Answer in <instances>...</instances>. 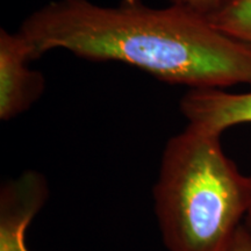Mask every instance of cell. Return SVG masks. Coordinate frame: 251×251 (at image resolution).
Returning <instances> with one entry per match:
<instances>
[{
    "mask_svg": "<svg viewBox=\"0 0 251 251\" xmlns=\"http://www.w3.org/2000/svg\"><path fill=\"white\" fill-rule=\"evenodd\" d=\"M18 31L29 43L34 59L64 49L89 61L125 63L191 90L251 86V46L185 6L52 0L28 15Z\"/></svg>",
    "mask_w": 251,
    "mask_h": 251,
    "instance_id": "obj_1",
    "label": "cell"
},
{
    "mask_svg": "<svg viewBox=\"0 0 251 251\" xmlns=\"http://www.w3.org/2000/svg\"><path fill=\"white\" fill-rule=\"evenodd\" d=\"M170 251H229L251 214V176L226 155L221 134L188 124L169 140L153 188Z\"/></svg>",
    "mask_w": 251,
    "mask_h": 251,
    "instance_id": "obj_2",
    "label": "cell"
},
{
    "mask_svg": "<svg viewBox=\"0 0 251 251\" xmlns=\"http://www.w3.org/2000/svg\"><path fill=\"white\" fill-rule=\"evenodd\" d=\"M29 43L19 31L0 30V119L19 117L40 99L46 89L42 72L33 70Z\"/></svg>",
    "mask_w": 251,
    "mask_h": 251,
    "instance_id": "obj_3",
    "label": "cell"
},
{
    "mask_svg": "<svg viewBox=\"0 0 251 251\" xmlns=\"http://www.w3.org/2000/svg\"><path fill=\"white\" fill-rule=\"evenodd\" d=\"M48 188L45 178L34 171L9 181L0 194V251H30L27 228L43 203Z\"/></svg>",
    "mask_w": 251,
    "mask_h": 251,
    "instance_id": "obj_4",
    "label": "cell"
},
{
    "mask_svg": "<svg viewBox=\"0 0 251 251\" xmlns=\"http://www.w3.org/2000/svg\"><path fill=\"white\" fill-rule=\"evenodd\" d=\"M188 124L221 134L228 128L251 124V92L229 93L220 89L191 90L180 100ZM251 226V214L247 219Z\"/></svg>",
    "mask_w": 251,
    "mask_h": 251,
    "instance_id": "obj_5",
    "label": "cell"
},
{
    "mask_svg": "<svg viewBox=\"0 0 251 251\" xmlns=\"http://www.w3.org/2000/svg\"><path fill=\"white\" fill-rule=\"evenodd\" d=\"M207 18L222 33L251 46V0H224Z\"/></svg>",
    "mask_w": 251,
    "mask_h": 251,
    "instance_id": "obj_6",
    "label": "cell"
},
{
    "mask_svg": "<svg viewBox=\"0 0 251 251\" xmlns=\"http://www.w3.org/2000/svg\"><path fill=\"white\" fill-rule=\"evenodd\" d=\"M224 0H170L171 4L185 6V7L199 12L203 15L211 14L219 7Z\"/></svg>",
    "mask_w": 251,
    "mask_h": 251,
    "instance_id": "obj_7",
    "label": "cell"
},
{
    "mask_svg": "<svg viewBox=\"0 0 251 251\" xmlns=\"http://www.w3.org/2000/svg\"><path fill=\"white\" fill-rule=\"evenodd\" d=\"M229 251H251V226L246 222L241 226Z\"/></svg>",
    "mask_w": 251,
    "mask_h": 251,
    "instance_id": "obj_8",
    "label": "cell"
}]
</instances>
